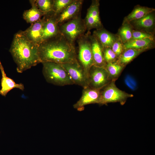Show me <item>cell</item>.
I'll return each mask as SVG.
<instances>
[{
	"label": "cell",
	"instance_id": "obj_20",
	"mask_svg": "<svg viewBox=\"0 0 155 155\" xmlns=\"http://www.w3.org/2000/svg\"><path fill=\"white\" fill-rule=\"evenodd\" d=\"M154 10L153 8L137 6L125 18L123 23H129L132 21L141 19Z\"/></svg>",
	"mask_w": 155,
	"mask_h": 155
},
{
	"label": "cell",
	"instance_id": "obj_5",
	"mask_svg": "<svg viewBox=\"0 0 155 155\" xmlns=\"http://www.w3.org/2000/svg\"><path fill=\"white\" fill-rule=\"evenodd\" d=\"M78 44V61L88 76L89 70L94 65L90 41L86 37H81Z\"/></svg>",
	"mask_w": 155,
	"mask_h": 155
},
{
	"label": "cell",
	"instance_id": "obj_13",
	"mask_svg": "<svg viewBox=\"0 0 155 155\" xmlns=\"http://www.w3.org/2000/svg\"><path fill=\"white\" fill-rule=\"evenodd\" d=\"M0 70L2 75L1 80V88L0 90V95L5 97L10 91L15 88H18L22 91L24 90V87L23 84L21 83H16L13 79L7 76L0 60Z\"/></svg>",
	"mask_w": 155,
	"mask_h": 155
},
{
	"label": "cell",
	"instance_id": "obj_19",
	"mask_svg": "<svg viewBox=\"0 0 155 155\" xmlns=\"http://www.w3.org/2000/svg\"><path fill=\"white\" fill-rule=\"evenodd\" d=\"M123 44L124 50L133 49L145 51L153 46L154 45V40L149 39L142 40L131 39Z\"/></svg>",
	"mask_w": 155,
	"mask_h": 155
},
{
	"label": "cell",
	"instance_id": "obj_17",
	"mask_svg": "<svg viewBox=\"0 0 155 155\" xmlns=\"http://www.w3.org/2000/svg\"><path fill=\"white\" fill-rule=\"evenodd\" d=\"M94 34L103 48H111L113 44L118 40L115 36L104 30L98 29L94 32Z\"/></svg>",
	"mask_w": 155,
	"mask_h": 155
},
{
	"label": "cell",
	"instance_id": "obj_23",
	"mask_svg": "<svg viewBox=\"0 0 155 155\" xmlns=\"http://www.w3.org/2000/svg\"><path fill=\"white\" fill-rule=\"evenodd\" d=\"M34 3L44 15L53 11V0H33Z\"/></svg>",
	"mask_w": 155,
	"mask_h": 155
},
{
	"label": "cell",
	"instance_id": "obj_7",
	"mask_svg": "<svg viewBox=\"0 0 155 155\" xmlns=\"http://www.w3.org/2000/svg\"><path fill=\"white\" fill-rule=\"evenodd\" d=\"M61 64L74 84L80 86L83 88L88 87V75L78 61Z\"/></svg>",
	"mask_w": 155,
	"mask_h": 155
},
{
	"label": "cell",
	"instance_id": "obj_22",
	"mask_svg": "<svg viewBox=\"0 0 155 155\" xmlns=\"http://www.w3.org/2000/svg\"><path fill=\"white\" fill-rule=\"evenodd\" d=\"M132 31L131 26L129 23H123L118 32L119 39L123 44L132 39Z\"/></svg>",
	"mask_w": 155,
	"mask_h": 155
},
{
	"label": "cell",
	"instance_id": "obj_2",
	"mask_svg": "<svg viewBox=\"0 0 155 155\" xmlns=\"http://www.w3.org/2000/svg\"><path fill=\"white\" fill-rule=\"evenodd\" d=\"M38 46L29 40L23 31L14 34L9 52L16 65L18 73H22L41 63Z\"/></svg>",
	"mask_w": 155,
	"mask_h": 155
},
{
	"label": "cell",
	"instance_id": "obj_12",
	"mask_svg": "<svg viewBox=\"0 0 155 155\" xmlns=\"http://www.w3.org/2000/svg\"><path fill=\"white\" fill-rule=\"evenodd\" d=\"M91 49L94 60V65L104 67L106 63L104 57L103 48L94 35L89 37Z\"/></svg>",
	"mask_w": 155,
	"mask_h": 155
},
{
	"label": "cell",
	"instance_id": "obj_21",
	"mask_svg": "<svg viewBox=\"0 0 155 155\" xmlns=\"http://www.w3.org/2000/svg\"><path fill=\"white\" fill-rule=\"evenodd\" d=\"M144 50L129 49L125 51L119 57L117 63L123 66L126 65L132 61Z\"/></svg>",
	"mask_w": 155,
	"mask_h": 155
},
{
	"label": "cell",
	"instance_id": "obj_8",
	"mask_svg": "<svg viewBox=\"0 0 155 155\" xmlns=\"http://www.w3.org/2000/svg\"><path fill=\"white\" fill-rule=\"evenodd\" d=\"M51 12L44 15L43 17L44 21L40 44L56 37L59 33L56 16L53 12L51 14Z\"/></svg>",
	"mask_w": 155,
	"mask_h": 155
},
{
	"label": "cell",
	"instance_id": "obj_29",
	"mask_svg": "<svg viewBox=\"0 0 155 155\" xmlns=\"http://www.w3.org/2000/svg\"><path fill=\"white\" fill-rule=\"evenodd\" d=\"M124 82L127 86L131 90H134L137 87V83L135 79L131 76L128 75L124 79Z\"/></svg>",
	"mask_w": 155,
	"mask_h": 155
},
{
	"label": "cell",
	"instance_id": "obj_28",
	"mask_svg": "<svg viewBox=\"0 0 155 155\" xmlns=\"http://www.w3.org/2000/svg\"><path fill=\"white\" fill-rule=\"evenodd\" d=\"M111 49L117 57H119L124 50L123 44L119 39L117 40L112 45Z\"/></svg>",
	"mask_w": 155,
	"mask_h": 155
},
{
	"label": "cell",
	"instance_id": "obj_26",
	"mask_svg": "<svg viewBox=\"0 0 155 155\" xmlns=\"http://www.w3.org/2000/svg\"><path fill=\"white\" fill-rule=\"evenodd\" d=\"M146 39L154 40L153 35L151 33L138 30H133L131 39L142 40Z\"/></svg>",
	"mask_w": 155,
	"mask_h": 155
},
{
	"label": "cell",
	"instance_id": "obj_4",
	"mask_svg": "<svg viewBox=\"0 0 155 155\" xmlns=\"http://www.w3.org/2000/svg\"><path fill=\"white\" fill-rule=\"evenodd\" d=\"M100 90V95L98 104H106L111 102H119L123 104L127 99L133 97V94L127 93L118 88L114 82L106 85Z\"/></svg>",
	"mask_w": 155,
	"mask_h": 155
},
{
	"label": "cell",
	"instance_id": "obj_14",
	"mask_svg": "<svg viewBox=\"0 0 155 155\" xmlns=\"http://www.w3.org/2000/svg\"><path fill=\"white\" fill-rule=\"evenodd\" d=\"M43 21V18L31 24L29 27L23 31L24 35L29 40L38 46L40 43Z\"/></svg>",
	"mask_w": 155,
	"mask_h": 155
},
{
	"label": "cell",
	"instance_id": "obj_27",
	"mask_svg": "<svg viewBox=\"0 0 155 155\" xmlns=\"http://www.w3.org/2000/svg\"><path fill=\"white\" fill-rule=\"evenodd\" d=\"M103 54L104 61L107 63L114 62L117 57L110 48H103Z\"/></svg>",
	"mask_w": 155,
	"mask_h": 155
},
{
	"label": "cell",
	"instance_id": "obj_1",
	"mask_svg": "<svg viewBox=\"0 0 155 155\" xmlns=\"http://www.w3.org/2000/svg\"><path fill=\"white\" fill-rule=\"evenodd\" d=\"M58 36L38 46V54L41 63L53 62L63 64L78 61L73 43L63 36Z\"/></svg>",
	"mask_w": 155,
	"mask_h": 155
},
{
	"label": "cell",
	"instance_id": "obj_16",
	"mask_svg": "<svg viewBox=\"0 0 155 155\" xmlns=\"http://www.w3.org/2000/svg\"><path fill=\"white\" fill-rule=\"evenodd\" d=\"M132 26L137 30L150 33L155 24V17L153 13H151L142 18L130 22Z\"/></svg>",
	"mask_w": 155,
	"mask_h": 155
},
{
	"label": "cell",
	"instance_id": "obj_11",
	"mask_svg": "<svg viewBox=\"0 0 155 155\" xmlns=\"http://www.w3.org/2000/svg\"><path fill=\"white\" fill-rule=\"evenodd\" d=\"M99 7V1H94L88 9L84 24L86 28L88 30L94 28L99 29L101 28Z\"/></svg>",
	"mask_w": 155,
	"mask_h": 155
},
{
	"label": "cell",
	"instance_id": "obj_10",
	"mask_svg": "<svg viewBox=\"0 0 155 155\" xmlns=\"http://www.w3.org/2000/svg\"><path fill=\"white\" fill-rule=\"evenodd\" d=\"M101 89L88 87L83 88L82 96L79 100L73 105V107L79 111L84 109V106L90 104H98Z\"/></svg>",
	"mask_w": 155,
	"mask_h": 155
},
{
	"label": "cell",
	"instance_id": "obj_6",
	"mask_svg": "<svg viewBox=\"0 0 155 155\" xmlns=\"http://www.w3.org/2000/svg\"><path fill=\"white\" fill-rule=\"evenodd\" d=\"M86 28L80 17H75L63 24L60 30L63 36L67 40L73 42L81 36Z\"/></svg>",
	"mask_w": 155,
	"mask_h": 155
},
{
	"label": "cell",
	"instance_id": "obj_9",
	"mask_svg": "<svg viewBox=\"0 0 155 155\" xmlns=\"http://www.w3.org/2000/svg\"><path fill=\"white\" fill-rule=\"evenodd\" d=\"M109 76L105 68L92 66L88 73V86L96 89H101L107 84Z\"/></svg>",
	"mask_w": 155,
	"mask_h": 155
},
{
	"label": "cell",
	"instance_id": "obj_24",
	"mask_svg": "<svg viewBox=\"0 0 155 155\" xmlns=\"http://www.w3.org/2000/svg\"><path fill=\"white\" fill-rule=\"evenodd\" d=\"M104 68L109 75L112 77H115L119 75L121 71L123 66L117 62H113L106 64Z\"/></svg>",
	"mask_w": 155,
	"mask_h": 155
},
{
	"label": "cell",
	"instance_id": "obj_15",
	"mask_svg": "<svg viewBox=\"0 0 155 155\" xmlns=\"http://www.w3.org/2000/svg\"><path fill=\"white\" fill-rule=\"evenodd\" d=\"M82 4V0H73L57 17L56 16L57 24L63 23L75 16L79 11Z\"/></svg>",
	"mask_w": 155,
	"mask_h": 155
},
{
	"label": "cell",
	"instance_id": "obj_25",
	"mask_svg": "<svg viewBox=\"0 0 155 155\" xmlns=\"http://www.w3.org/2000/svg\"><path fill=\"white\" fill-rule=\"evenodd\" d=\"M72 1V0H53V11L57 16L63 11Z\"/></svg>",
	"mask_w": 155,
	"mask_h": 155
},
{
	"label": "cell",
	"instance_id": "obj_3",
	"mask_svg": "<svg viewBox=\"0 0 155 155\" xmlns=\"http://www.w3.org/2000/svg\"><path fill=\"white\" fill-rule=\"evenodd\" d=\"M42 63V74L48 83L60 86L74 84L61 64L53 62Z\"/></svg>",
	"mask_w": 155,
	"mask_h": 155
},
{
	"label": "cell",
	"instance_id": "obj_18",
	"mask_svg": "<svg viewBox=\"0 0 155 155\" xmlns=\"http://www.w3.org/2000/svg\"><path fill=\"white\" fill-rule=\"evenodd\" d=\"M29 2L32 7L24 11L23 17L26 22L31 24L41 19L44 15L37 8L33 0H30Z\"/></svg>",
	"mask_w": 155,
	"mask_h": 155
}]
</instances>
